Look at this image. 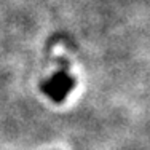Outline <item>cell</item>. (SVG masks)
<instances>
[{
    "label": "cell",
    "mask_w": 150,
    "mask_h": 150,
    "mask_svg": "<svg viewBox=\"0 0 150 150\" xmlns=\"http://www.w3.org/2000/svg\"><path fill=\"white\" fill-rule=\"evenodd\" d=\"M61 62H62V69H61L50 81H45V83L42 85V90L46 93V96H50V98L56 102L62 101V99L66 98L67 91L75 85L74 80L67 75V62L64 59L61 61Z\"/></svg>",
    "instance_id": "cell-1"
}]
</instances>
